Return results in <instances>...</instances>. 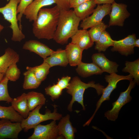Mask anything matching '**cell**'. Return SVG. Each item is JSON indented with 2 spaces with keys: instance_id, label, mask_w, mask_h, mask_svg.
<instances>
[{
  "instance_id": "cell-1",
  "label": "cell",
  "mask_w": 139,
  "mask_h": 139,
  "mask_svg": "<svg viewBox=\"0 0 139 139\" xmlns=\"http://www.w3.org/2000/svg\"><path fill=\"white\" fill-rule=\"evenodd\" d=\"M60 10L56 6L40 10L33 24L32 32L38 39H53L58 25Z\"/></svg>"
},
{
  "instance_id": "cell-2",
  "label": "cell",
  "mask_w": 139,
  "mask_h": 139,
  "mask_svg": "<svg viewBox=\"0 0 139 139\" xmlns=\"http://www.w3.org/2000/svg\"><path fill=\"white\" fill-rule=\"evenodd\" d=\"M81 20L75 15L73 10H60L58 25L53 39L62 45L67 44L78 30Z\"/></svg>"
},
{
  "instance_id": "cell-3",
  "label": "cell",
  "mask_w": 139,
  "mask_h": 139,
  "mask_svg": "<svg viewBox=\"0 0 139 139\" xmlns=\"http://www.w3.org/2000/svg\"><path fill=\"white\" fill-rule=\"evenodd\" d=\"M90 87L94 88L98 95H100L102 94L105 87L99 83L95 84L93 81L85 83L77 76L72 78L66 89L67 93L72 96V99L67 106V110L69 111H72L73 104L75 101L81 105L83 110H85L83 103V94L85 89Z\"/></svg>"
},
{
  "instance_id": "cell-4",
  "label": "cell",
  "mask_w": 139,
  "mask_h": 139,
  "mask_svg": "<svg viewBox=\"0 0 139 139\" xmlns=\"http://www.w3.org/2000/svg\"><path fill=\"white\" fill-rule=\"evenodd\" d=\"M20 0H10L5 6L0 7V13L11 24L10 27L12 31L11 40L16 42H20L25 38L18 25L17 19V8Z\"/></svg>"
},
{
  "instance_id": "cell-5",
  "label": "cell",
  "mask_w": 139,
  "mask_h": 139,
  "mask_svg": "<svg viewBox=\"0 0 139 139\" xmlns=\"http://www.w3.org/2000/svg\"><path fill=\"white\" fill-rule=\"evenodd\" d=\"M42 105L38 106L34 109L30 111L28 117L24 119L21 122V125L23 129L25 132L33 128L36 126L43 121L49 120H59L62 117V114L57 112L56 107H54L53 112H51L47 110L44 114L40 112V109Z\"/></svg>"
},
{
  "instance_id": "cell-6",
  "label": "cell",
  "mask_w": 139,
  "mask_h": 139,
  "mask_svg": "<svg viewBox=\"0 0 139 139\" xmlns=\"http://www.w3.org/2000/svg\"><path fill=\"white\" fill-rule=\"evenodd\" d=\"M105 79L106 82L108 83V84L106 87L103 88L102 96L97 103L96 108L94 112L89 119L83 125L84 126L89 125L102 102L106 100H110V95L112 92L116 88L117 84L119 81L123 80L130 81L133 78L130 74L124 76L118 75L116 73H113L109 75H105Z\"/></svg>"
},
{
  "instance_id": "cell-7",
  "label": "cell",
  "mask_w": 139,
  "mask_h": 139,
  "mask_svg": "<svg viewBox=\"0 0 139 139\" xmlns=\"http://www.w3.org/2000/svg\"><path fill=\"white\" fill-rule=\"evenodd\" d=\"M129 81V84L127 90L120 93L117 99L112 103V108L105 113V117L108 120L115 121L117 118L119 112L122 107L132 100V98L130 93L132 89L135 86L136 82L133 79Z\"/></svg>"
},
{
  "instance_id": "cell-8",
  "label": "cell",
  "mask_w": 139,
  "mask_h": 139,
  "mask_svg": "<svg viewBox=\"0 0 139 139\" xmlns=\"http://www.w3.org/2000/svg\"><path fill=\"white\" fill-rule=\"evenodd\" d=\"M32 134L28 139H63L64 137L60 135L56 121L53 120L50 123L45 125L40 124L34 128Z\"/></svg>"
},
{
  "instance_id": "cell-9",
  "label": "cell",
  "mask_w": 139,
  "mask_h": 139,
  "mask_svg": "<svg viewBox=\"0 0 139 139\" xmlns=\"http://www.w3.org/2000/svg\"><path fill=\"white\" fill-rule=\"evenodd\" d=\"M111 8V4L98 5L92 15L82 20L80 27L83 29L87 30L101 23L103 18L110 14Z\"/></svg>"
},
{
  "instance_id": "cell-10",
  "label": "cell",
  "mask_w": 139,
  "mask_h": 139,
  "mask_svg": "<svg viewBox=\"0 0 139 139\" xmlns=\"http://www.w3.org/2000/svg\"><path fill=\"white\" fill-rule=\"evenodd\" d=\"M108 27L113 26L123 27L125 20L128 18L130 14L127 9V6L123 3L114 2L111 4Z\"/></svg>"
},
{
  "instance_id": "cell-11",
  "label": "cell",
  "mask_w": 139,
  "mask_h": 139,
  "mask_svg": "<svg viewBox=\"0 0 139 139\" xmlns=\"http://www.w3.org/2000/svg\"><path fill=\"white\" fill-rule=\"evenodd\" d=\"M136 39L135 34L129 35L124 38L119 40H114L112 52H118L121 55L127 56L134 53L135 42Z\"/></svg>"
},
{
  "instance_id": "cell-12",
  "label": "cell",
  "mask_w": 139,
  "mask_h": 139,
  "mask_svg": "<svg viewBox=\"0 0 139 139\" xmlns=\"http://www.w3.org/2000/svg\"><path fill=\"white\" fill-rule=\"evenodd\" d=\"M20 122H13L7 119L0 120V139H17L22 130Z\"/></svg>"
},
{
  "instance_id": "cell-13",
  "label": "cell",
  "mask_w": 139,
  "mask_h": 139,
  "mask_svg": "<svg viewBox=\"0 0 139 139\" xmlns=\"http://www.w3.org/2000/svg\"><path fill=\"white\" fill-rule=\"evenodd\" d=\"M92 59L93 62L103 72L110 74L118 72L119 65L116 62L108 59L103 53L99 52L93 54L92 56Z\"/></svg>"
},
{
  "instance_id": "cell-14",
  "label": "cell",
  "mask_w": 139,
  "mask_h": 139,
  "mask_svg": "<svg viewBox=\"0 0 139 139\" xmlns=\"http://www.w3.org/2000/svg\"><path fill=\"white\" fill-rule=\"evenodd\" d=\"M55 3V0H34L25 9L23 14L30 22L37 18L39 11L44 7Z\"/></svg>"
},
{
  "instance_id": "cell-15",
  "label": "cell",
  "mask_w": 139,
  "mask_h": 139,
  "mask_svg": "<svg viewBox=\"0 0 139 139\" xmlns=\"http://www.w3.org/2000/svg\"><path fill=\"white\" fill-rule=\"evenodd\" d=\"M23 48L33 52L44 59L49 56L54 51L45 44L36 40H30L26 41Z\"/></svg>"
},
{
  "instance_id": "cell-16",
  "label": "cell",
  "mask_w": 139,
  "mask_h": 139,
  "mask_svg": "<svg viewBox=\"0 0 139 139\" xmlns=\"http://www.w3.org/2000/svg\"><path fill=\"white\" fill-rule=\"evenodd\" d=\"M71 38V43L76 45L83 50L91 47L94 44V42L87 30H78Z\"/></svg>"
},
{
  "instance_id": "cell-17",
  "label": "cell",
  "mask_w": 139,
  "mask_h": 139,
  "mask_svg": "<svg viewBox=\"0 0 139 139\" xmlns=\"http://www.w3.org/2000/svg\"><path fill=\"white\" fill-rule=\"evenodd\" d=\"M70 118V115L67 114L60 119L57 125L59 135L66 139H74L76 132V128L72 125Z\"/></svg>"
},
{
  "instance_id": "cell-18",
  "label": "cell",
  "mask_w": 139,
  "mask_h": 139,
  "mask_svg": "<svg viewBox=\"0 0 139 139\" xmlns=\"http://www.w3.org/2000/svg\"><path fill=\"white\" fill-rule=\"evenodd\" d=\"M44 61L47 63L51 67L56 66L66 67L68 64L65 50L61 49L54 51L49 56L44 59Z\"/></svg>"
},
{
  "instance_id": "cell-19",
  "label": "cell",
  "mask_w": 139,
  "mask_h": 139,
  "mask_svg": "<svg viewBox=\"0 0 139 139\" xmlns=\"http://www.w3.org/2000/svg\"><path fill=\"white\" fill-rule=\"evenodd\" d=\"M65 50L71 66H77L82 62L83 50L78 46L70 42L66 46Z\"/></svg>"
},
{
  "instance_id": "cell-20",
  "label": "cell",
  "mask_w": 139,
  "mask_h": 139,
  "mask_svg": "<svg viewBox=\"0 0 139 139\" xmlns=\"http://www.w3.org/2000/svg\"><path fill=\"white\" fill-rule=\"evenodd\" d=\"M19 55L10 48L6 49L4 54L0 57V73L5 74L8 67L11 64L19 61Z\"/></svg>"
},
{
  "instance_id": "cell-21",
  "label": "cell",
  "mask_w": 139,
  "mask_h": 139,
  "mask_svg": "<svg viewBox=\"0 0 139 139\" xmlns=\"http://www.w3.org/2000/svg\"><path fill=\"white\" fill-rule=\"evenodd\" d=\"M76 71L81 77L86 78L94 75H101L103 72L95 64L81 62L77 65Z\"/></svg>"
},
{
  "instance_id": "cell-22",
  "label": "cell",
  "mask_w": 139,
  "mask_h": 139,
  "mask_svg": "<svg viewBox=\"0 0 139 139\" xmlns=\"http://www.w3.org/2000/svg\"><path fill=\"white\" fill-rule=\"evenodd\" d=\"M13 109L24 118H27L30 111L28 105L26 93L13 99L11 103Z\"/></svg>"
},
{
  "instance_id": "cell-23",
  "label": "cell",
  "mask_w": 139,
  "mask_h": 139,
  "mask_svg": "<svg viewBox=\"0 0 139 139\" xmlns=\"http://www.w3.org/2000/svg\"><path fill=\"white\" fill-rule=\"evenodd\" d=\"M97 4L94 0L84 2L74 8L76 15L82 20L93 13Z\"/></svg>"
},
{
  "instance_id": "cell-24",
  "label": "cell",
  "mask_w": 139,
  "mask_h": 139,
  "mask_svg": "<svg viewBox=\"0 0 139 139\" xmlns=\"http://www.w3.org/2000/svg\"><path fill=\"white\" fill-rule=\"evenodd\" d=\"M28 105L30 111L39 105H43L45 103L46 99L41 93L32 91L26 93Z\"/></svg>"
},
{
  "instance_id": "cell-25",
  "label": "cell",
  "mask_w": 139,
  "mask_h": 139,
  "mask_svg": "<svg viewBox=\"0 0 139 139\" xmlns=\"http://www.w3.org/2000/svg\"><path fill=\"white\" fill-rule=\"evenodd\" d=\"M0 119L9 120L13 122H20L24 119L11 106L0 105Z\"/></svg>"
},
{
  "instance_id": "cell-26",
  "label": "cell",
  "mask_w": 139,
  "mask_h": 139,
  "mask_svg": "<svg viewBox=\"0 0 139 139\" xmlns=\"http://www.w3.org/2000/svg\"><path fill=\"white\" fill-rule=\"evenodd\" d=\"M113 41L110 34L105 30L102 33L98 40L95 42L94 49L99 52L105 51L109 47L113 46Z\"/></svg>"
},
{
  "instance_id": "cell-27",
  "label": "cell",
  "mask_w": 139,
  "mask_h": 139,
  "mask_svg": "<svg viewBox=\"0 0 139 139\" xmlns=\"http://www.w3.org/2000/svg\"><path fill=\"white\" fill-rule=\"evenodd\" d=\"M50 68V65L44 61L40 65L33 67L27 66L26 68L31 71L37 79L41 82L46 78L49 72Z\"/></svg>"
},
{
  "instance_id": "cell-28",
  "label": "cell",
  "mask_w": 139,
  "mask_h": 139,
  "mask_svg": "<svg viewBox=\"0 0 139 139\" xmlns=\"http://www.w3.org/2000/svg\"><path fill=\"white\" fill-rule=\"evenodd\" d=\"M23 73L24 81L23 85V89L25 90L35 89L40 85L41 82L36 78L33 72L31 70L27 69Z\"/></svg>"
},
{
  "instance_id": "cell-29",
  "label": "cell",
  "mask_w": 139,
  "mask_h": 139,
  "mask_svg": "<svg viewBox=\"0 0 139 139\" xmlns=\"http://www.w3.org/2000/svg\"><path fill=\"white\" fill-rule=\"evenodd\" d=\"M125 66L122 70L123 72L128 73L137 85L139 83V59L138 58L133 62L126 61Z\"/></svg>"
},
{
  "instance_id": "cell-30",
  "label": "cell",
  "mask_w": 139,
  "mask_h": 139,
  "mask_svg": "<svg viewBox=\"0 0 139 139\" xmlns=\"http://www.w3.org/2000/svg\"><path fill=\"white\" fill-rule=\"evenodd\" d=\"M108 27L103 22L97 24L90 28L88 32L90 36L94 42L98 41L102 33Z\"/></svg>"
},
{
  "instance_id": "cell-31",
  "label": "cell",
  "mask_w": 139,
  "mask_h": 139,
  "mask_svg": "<svg viewBox=\"0 0 139 139\" xmlns=\"http://www.w3.org/2000/svg\"><path fill=\"white\" fill-rule=\"evenodd\" d=\"M8 80L5 76L0 82V101H6L8 103H11L13 100L10 95L8 90Z\"/></svg>"
},
{
  "instance_id": "cell-32",
  "label": "cell",
  "mask_w": 139,
  "mask_h": 139,
  "mask_svg": "<svg viewBox=\"0 0 139 139\" xmlns=\"http://www.w3.org/2000/svg\"><path fill=\"white\" fill-rule=\"evenodd\" d=\"M16 63L11 65L7 69L5 76L8 80L14 82L18 80L20 76L21 72L18 67Z\"/></svg>"
},
{
  "instance_id": "cell-33",
  "label": "cell",
  "mask_w": 139,
  "mask_h": 139,
  "mask_svg": "<svg viewBox=\"0 0 139 139\" xmlns=\"http://www.w3.org/2000/svg\"><path fill=\"white\" fill-rule=\"evenodd\" d=\"M62 90L57 84L49 86L45 89L46 94L50 96L53 101L59 98L62 94Z\"/></svg>"
},
{
  "instance_id": "cell-34",
  "label": "cell",
  "mask_w": 139,
  "mask_h": 139,
  "mask_svg": "<svg viewBox=\"0 0 139 139\" xmlns=\"http://www.w3.org/2000/svg\"><path fill=\"white\" fill-rule=\"evenodd\" d=\"M33 0H20L17 8V19L19 22V27L22 30L21 24V19L24 11L27 7L30 4Z\"/></svg>"
},
{
  "instance_id": "cell-35",
  "label": "cell",
  "mask_w": 139,
  "mask_h": 139,
  "mask_svg": "<svg viewBox=\"0 0 139 139\" xmlns=\"http://www.w3.org/2000/svg\"><path fill=\"white\" fill-rule=\"evenodd\" d=\"M71 79V77L68 76L62 77L61 79H58L57 84L62 90L67 89Z\"/></svg>"
},
{
  "instance_id": "cell-36",
  "label": "cell",
  "mask_w": 139,
  "mask_h": 139,
  "mask_svg": "<svg viewBox=\"0 0 139 139\" xmlns=\"http://www.w3.org/2000/svg\"><path fill=\"white\" fill-rule=\"evenodd\" d=\"M55 4L60 10H68L70 8L69 0H55Z\"/></svg>"
},
{
  "instance_id": "cell-37",
  "label": "cell",
  "mask_w": 139,
  "mask_h": 139,
  "mask_svg": "<svg viewBox=\"0 0 139 139\" xmlns=\"http://www.w3.org/2000/svg\"><path fill=\"white\" fill-rule=\"evenodd\" d=\"M90 0H69L70 7L74 8L81 4Z\"/></svg>"
},
{
  "instance_id": "cell-38",
  "label": "cell",
  "mask_w": 139,
  "mask_h": 139,
  "mask_svg": "<svg viewBox=\"0 0 139 139\" xmlns=\"http://www.w3.org/2000/svg\"><path fill=\"white\" fill-rule=\"evenodd\" d=\"M96 4L98 5L101 4H111L116 0H94Z\"/></svg>"
},
{
  "instance_id": "cell-39",
  "label": "cell",
  "mask_w": 139,
  "mask_h": 139,
  "mask_svg": "<svg viewBox=\"0 0 139 139\" xmlns=\"http://www.w3.org/2000/svg\"><path fill=\"white\" fill-rule=\"evenodd\" d=\"M135 47H139V39H136L135 42Z\"/></svg>"
},
{
  "instance_id": "cell-40",
  "label": "cell",
  "mask_w": 139,
  "mask_h": 139,
  "mask_svg": "<svg viewBox=\"0 0 139 139\" xmlns=\"http://www.w3.org/2000/svg\"><path fill=\"white\" fill-rule=\"evenodd\" d=\"M5 76V74L0 73V82L3 79Z\"/></svg>"
},
{
  "instance_id": "cell-41",
  "label": "cell",
  "mask_w": 139,
  "mask_h": 139,
  "mask_svg": "<svg viewBox=\"0 0 139 139\" xmlns=\"http://www.w3.org/2000/svg\"><path fill=\"white\" fill-rule=\"evenodd\" d=\"M4 28V27L3 25L0 24V34L1 32L3 30Z\"/></svg>"
}]
</instances>
